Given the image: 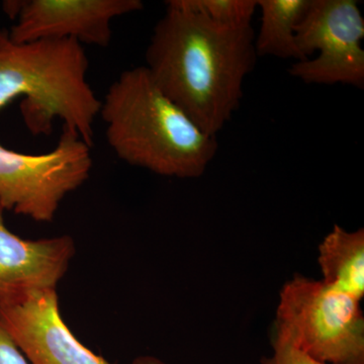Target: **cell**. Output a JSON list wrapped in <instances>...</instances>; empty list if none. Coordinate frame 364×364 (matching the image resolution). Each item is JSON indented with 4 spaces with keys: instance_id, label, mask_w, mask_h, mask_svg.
<instances>
[{
    "instance_id": "6da1fadb",
    "label": "cell",
    "mask_w": 364,
    "mask_h": 364,
    "mask_svg": "<svg viewBox=\"0 0 364 364\" xmlns=\"http://www.w3.org/2000/svg\"><path fill=\"white\" fill-rule=\"evenodd\" d=\"M147 51L146 69L158 87L210 136L240 107L244 80L258 55L251 23L226 25L166 2Z\"/></svg>"
},
{
    "instance_id": "7a4b0ae2",
    "label": "cell",
    "mask_w": 364,
    "mask_h": 364,
    "mask_svg": "<svg viewBox=\"0 0 364 364\" xmlns=\"http://www.w3.org/2000/svg\"><path fill=\"white\" fill-rule=\"evenodd\" d=\"M100 114L117 156L158 176L198 178L217 155V136L200 130L165 95L145 66L119 76L105 93Z\"/></svg>"
},
{
    "instance_id": "3957f363",
    "label": "cell",
    "mask_w": 364,
    "mask_h": 364,
    "mask_svg": "<svg viewBox=\"0 0 364 364\" xmlns=\"http://www.w3.org/2000/svg\"><path fill=\"white\" fill-rule=\"evenodd\" d=\"M83 45L72 39L16 43L0 30V111L23 97L21 116L35 136L52 133L59 117L92 147L95 119L102 102L87 81Z\"/></svg>"
},
{
    "instance_id": "277c9868",
    "label": "cell",
    "mask_w": 364,
    "mask_h": 364,
    "mask_svg": "<svg viewBox=\"0 0 364 364\" xmlns=\"http://www.w3.org/2000/svg\"><path fill=\"white\" fill-rule=\"evenodd\" d=\"M361 301L296 274L282 287L273 333L320 363L364 364Z\"/></svg>"
},
{
    "instance_id": "5b68a950",
    "label": "cell",
    "mask_w": 364,
    "mask_h": 364,
    "mask_svg": "<svg viewBox=\"0 0 364 364\" xmlns=\"http://www.w3.org/2000/svg\"><path fill=\"white\" fill-rule=\"evenodd\" d=\"M91 168L90 146L65 128L56 147L44 154H23L0 143V207L52 222L60 203L87 181Z\"/></svg>"
},
{
    "instance_id": "8992f818",
    "label": "cell",
    "mask_w": 364,
    "mask_h": 364,
    "mask_svg": "<svg viewBox=\"0 0 364 364\" xmlns=\"http://www.w3.org/2000/svg\"><path fill=\"white\" fill-rule=\"evenodd\" d=\"M364 18L355 0H310L296 26L305 61L289 73L306 85L364 87Z\"/></svg>"
},
{
    "instance_id": "52a82bcc",
    "label": "cell",
    "mask_w": 364,
    "mask_h": 364,
    "mask_svg": "<svg viewBox=\"0 0 364 364\" xmlns=\"http://www.w3.org/2000/svg\"><path fill=\"white\" fill-rule=\"evenodd\" d=\"M143 7L141 0H23L4 4V11L16 20L9 31L14 42L72 39L102 48L111 44L112 20Z\"/></svg>"
},
{
    "instance_id": "ba28073f",
    "label": "cell",
    "mask_w": 364,
    "mask_h": 364,
    "mask_svg": "<svg viewBox=\"0 0 364 364\" xmlns=\"http://www.w3.org/2000/svg\"><path fill=\"white\" fill-rule=\"evenodd\" d=\"M0 322L30 364H114L74 336L55 289L0 299Z\"/></svg>"
},
{
    "instance_id": "9c48e42d",
    "label": "cell",
    "mask_w": 364,
    "mask_h": 364,
    "mask_svg": "<svg viewBox=\"0 0 364 364\" xmlns=\"http://www.w3.org/2000/svg\"><path fill=\"white\" fill-rule=\"evenodd\" d=\"M0 207V299L57 289L75 254L70 236L28 240L9 231Z\"/></svg>"
},
{
    "instance_id": "30bf717a",
    "label": "cell",
    "mask_w": 364,
    "mask_h": 364,
    "mask_svg": "<svg viewBox=\"0 0 364 364\" xmlns=\"http://www.w3.org/2000/svg\"><path fill=\"white\" fill-rule=\"evenodd\" d=\"M318 267L328 286L361 301L364 296V230L334 225L318 245Z\"/></svg>"
},
{
    "instance_id": "8fae6325",
    "label": "cell",
    "mask_w": 364,
    "mask_h": 364,
    "mask_svg": "<svg viewBox=\"0 0 364 364\" xmlns=\"http://www.w3.org/2000/svg\"><path fill=\"white\" fill-rule=\"evenodd\" d=\"M310 0H257L260 9V28L255 36L258 57L305 61L296 41V26Z\"/></svg>"
},
{
    "instance_id": "7c38bea8",
    "label": "cell",
    "mask_w": 364,
    "mask_h": 364,
    "mask_svg": "<svg viewBox=\"0 0 364 364\" xmlns=\"http://www.w3.org/2000/svg\"><path fill=\"white\" fill-rule=\"evenodd\" d=\"M186 11L226 25L251 23L257 0H173Z\"/></svg>"
},
{
    "instance_id": "4fadbf2b",
    "label": "cell",
    "mask_w": 364,
    "mask_h": 364,
    "mask_svg": "<svg viewBox=\"0 0 364 364\" xmlns=\"http://www.w3.org/2000/svg\"><path fill=\"white\" fill-rule=\"evenodd\" d=\"M273 353L262 359V364H327L320 363L305 353L286 337L273 333L272 339Z\"/></svg>"
},
{
    "instance_id": "5bb4252c",
    "label": "cell",
    "mask_w": 364,
    "mask_h": 364,
    "mask_svg": "<svg viewBox=\"0 0 364 364\" xmlns=\"http://www.w3.org/2000/svg\"><path fill=\"white\" fill-rule=\"evenodd\" d=\"M0 364H30L0 322Z\"/></svg>"
},
{
    "instance_id": "9a60e30c",
    "label": "cell",
    "mask_w": 364,
    "mask_h": 364,
    "mask_svg": "<svg viewBox=\"0 0 364 364\" xmlns=\"http://www.w3.org/2000/svg\"><path fill=\"white\" fill-rule=\"evenodd\" d=\"M132 364H166L161 359L152 355H141L134 359Z\"/></svg>"
}]
</instances>
